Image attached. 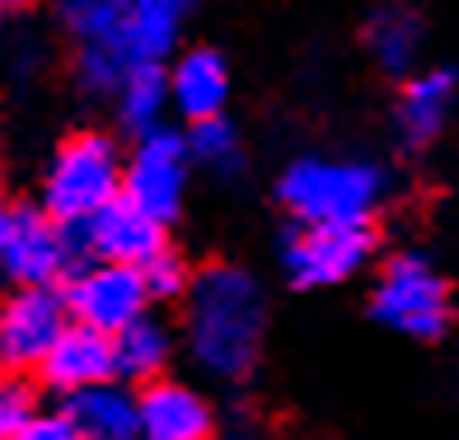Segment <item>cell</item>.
Masks as SVG:
<instances>
[{
	"label": "cell",
	"instance_id": "cell-13",
	"mask_svg": "<svg viewBox=\"0 0 459 440\" xmlns=\"http://www.w3.org/2000/svg\"><path fill=\"white\" fill-rule=\"evenodd\" d=\"M187 10H193V0H127L122 47H127L132 66H160L174 52L187 24Z\"/></svg>",
	"mask_w": 459,
	"mask_h": 440
},
{
	"label": "cell",
	"instance_id": "cell-25",
	"mask_svg": "<svg viewBox=\"0 0 459 440\" xmlns=\"http://www.w3.org/2000/svg\"><path fill=\"white\" fill-rule=\"evenodd\" d=\"M10 225H14V206L0 197V248H5V239H10Z\"/></svg>",
	"mask_w": 459,
	"mask_h": 440
},
{
	"label": "cell",
	"instance_id": "cell-15",
	"mask_svg": "<svg viewBox=\"0 0 459 440\" xmlns=\"http://www.w3.org/2000/svg\"><path fill=\"white\" fill-rule=\"evenodd\" d=\"M66 417H71V427H75L80 440H141L136 398L122 384H113V380L71 393Z\"/></svg>",
	"mask_w": 459,
	"mask_h": 440
},
{
	"label": "cell",
	"instance_id": "cell-27",
	"mask_svg": "<svg viewBox=\"0 0 459 440\" xmlns=\"http://www.w3.org/2000/svg\"><path fill=\"white\" fill-rule=\"evenodd\" d=\"M19 5H33V0H0V14H5V10H19Z\"/></svg>",
	"mask_w": 459,
	"mask_h": 440
},
{
	"label": "cell",
	"instance_id": "cell-22",
	"mask_svg": "<svg viewBox=\"0 0 459 440\" xmlns=\"http://www.w3.org/2000/svg\"><path fill=\"white\" fill-rule=\"evenodd\" d=\"M141 281H145V290H151V296L164 300V296H178L187 277H183V263L169 254V248H160V254L141 267Z\"/></svg>",
	"mask_w": 459,
	"mask_h": 440
},
{
	"label": "cell",
	"instance_id": "cell-16",
	"mask_svg": "<svg viewBox=\"0 0 459 440\" xmlns=\"http://www.w3.org/2000/svg\"><path fill=\"white\" fill-rule=\"evenodd\" d=\"M450 103H455V80L446 71H422L403 85L399 99V127L412 145H427L436 132L446 127L450 117Z\"/></svg>",
	"mask_w": 459,
	"mask_h": 440
},
{
	"label": "cell",
	"instance_id": "cell-5",
	"mask_svg": "<svg viewBox=\"0 0 459 440\" xmlns=\"http://www.w3.org/2000/svg\"><path fill=\"white\" fill-rule=\"evenodd\" d=\"M375 314L408 338H436L450 319L446 281L422 258H394L375 286Z\"/></svg>",
	"mask_w": 459,
	"mask_h": 440
},
{
	"label": "cell",
	"instance_id": "cell-23",
	"mask_svg": "<svg viewBox=\"0 0 459 440\" xmlns=\"http://www.w3.org/2000/svg\"><path fill=\"white\" fill-rule=\"evenodd\" d=\"M5 440H80L66 412H29Z\"/></svg>",
	"mask_w": 459,
	"mask_h": 440
},
{
	"label": "cell",
	"instance_id": "cell-4",
	"mask_svg": "<svg viewBox=\"0 0 459 440\" xmlns=\"http://www.w3.org/2000/svg\"><path fill=\"white\" fill-rule=\"evenodd\" d=\"M61 332H66V300L52 286H14L0 300V370H38Z\"/></svg>",
	"mask_w": 459,
	"mask_h": 440
},
{
	"label": "cell",
	"instance_id": "cell-26",
	"mask_svg": "<svg viewBox=\"0 0 459 440\" xmlns=\"http://www.w3.org/2000/svg\"><path fill=\"white\" fill-rule=\"evenodd\" d=\"M221 440H258V431H248V427H239V431H230V436H221Z\"/></svg>",
	"mask_w": 459,
	"mask_h": 440
},
{
	"label": "cell",
	"instance_id": "cell-1",
	"mask_svg": "<svg viewBox=\"0 0 459 440\" xmlns=\"http://www.w3.org/2000/svg\"><path fill=\"white\" fill-rule=\"evenodd\" d=\"M263 290L239 267H206L187 290V351L216 380H239L258 361Z\"/></svg>",
	"mask_w": 459,
	"mask_h": 440
},
{
	"label": "cell",
	"instance_id": "cell-6",
	"mask_svg": "<svg viewBox=\"0 0 459 440\" xmlns=\"http://www.w3.org/2000/svg\"><path fill=\"white\" fill-rule=\"evenodd\" d=\"M66 314L75 324H85L103 338H113L127 324L141 319L151 290L141 281V267H122V263H94L85 272H75L71 286H66Z\"/></svg>",
	"mask_w": 459,
	"mask_h": 440
},
{
	"label": "cell",
	"instance_id": "cell-14",
	"mask_svg": "<svg viewBox=\"0 0 459 440\" xmlns=\"http://www.w3.org/2000/svg\"><path fill=\"white\" fill-rule=\"evenodd\" d=\"M230 99V71L216 52H183L178 66L169 71V103L187 117V122H206V117H221Z\"/></svg>",
	"mask_w": 459,
	"mask_h": 440
},
{
	"label": "cell",
	"instance_id": "cell-21",
	"mask_svg": "<svg viewBox=\"0 0 459 440\" xmlns=\"http://www.w3.org/2000/svg\"><path fill=\"white\" fill-rule=\"evenodd\" d=\"M187 145V160L206 164L216 174H230L239 164V136L225 117H206V122H193V136L183 141Z\"/></svg>",
	"mask_w": 459,
	"mask_h": 440
},
{
	"label": "cell",
	"instance_id": "cell-12",
	"mask_svg": "<svg viewBox=\"0 0 459 440\" xmlns=\"http://www.w3.org/2000/svg\"><path fill=\"white\" fill-rule=\"evenodd\" d=\"M145 440H212V408L187 384H151L136 398Z\"/></svg>",
	"mask_w": 459,
	"mask_h": 440
},
{
	"label": "cell",
	"instance_id": "cell-20",
	"mask_svg": "<svg viewBox=\"0 0 459 440\" xmlns=\"http://www.w3.org/2000/svg\"><path fill=\"white\" fill-rule=\"evenodd\" d=\"M164 103H169V75L160 66H132L117 85V113L132 132H155Z\"/></svg>",
	"mask_w": 459,
	"mask_h": 440
},
{
	"label": "cell",
	"instance_id": "cell-3",
	"mask_svg": "<svg viewBox=\"0 0 459 440\" xmlns=\"http://www.w3.org/2000/svg\"><path fill=\"white\" fill-rule=\"evenodd\" d=\"M113 197H122V155L108 136L80 132L48 164L43 206L56 225H85Z\"/></svg>",
	"mask_w": 459,
	"mask_h": 440
},
{
	"label": "cell",
	"instance_id": "cell-10",
	"mask_svg": "<svg viewBox=\"0 0 459 440\" xmlns=\"http://www.w3.org/2000/svg\"><path fill=\"white\" fill-rule=\"evenodd\" d=\"M85 248L99 263H122V267H145L164 248V225L151 220L132 206L127 197H113L103 211H94L85 225Z\"/></svg>",
	"mask_w": 459,
	"mask_h": 440
},
{
	"label": "cell",
	"instance_id": "cell-24",
	"mask_svg": "<svg viewBox=\"0 0 459 440\" xmlns=\"http://www.w3.org/2000/svg\"><path fill=\"white\" fill-rule=\"evenodd\" d=\"M29 412H33V403H29L24 389H19V384H0V440L24 422Z\"/></svg>",
	"mask_w": 459,
	"mask_h": 440
},
{
	"label": "cell",
	"instance_id": "cell-9",
	"mask_svg": "<svg viewBox=\"0 0 459 440\" xmlns=\"http://www.w3.org/2000/svg\"><path fill=\"white\" fill-rule=\"evenodd\" d=\"M71 267V235L48 211H14L10 239L0 248V272L14 286H52Z\"/></svg>",
	"mask_w": 459,
	"mask_h": 440
},
{
	"label": "cell",
	"instance_id": "cell-19",
	"mask_svg": "<svg viewBox=\"0 0 459 440\" xmlns=\"http://www.w3.org/2000/svg\"><path fill=\"white\" fill-rule=\"evenodd\" d=\"M61 24L71 29L80 47H122L127 0H61Z\"/></svg>",
	"mask_w": 459,
	"mask_h": 440
},
{
	"label": "cell",
	"instance_id": "cell-17",
	"mask_svg": "<svg viewBox=\"0 0 459 440\" xmlns=\"http://www.w3.org/2000/svg\"><path fill=\"white\" fill-rule=\"evenodd\" d=\"M169 361V332L151 319H136L113 332V375L122 380H155Z\"/></svg>",
	"mask_w": 459,
	"mask_h": 440
},
{
	"label": "cell",
	"instance_id": "cell-2",
	"mask_svg": "<svg viewBox=\"0 0 459 440\" xmlns=\"http://www.w3.org/2000/svg\"><path fill=\"white\" fill-rule=\"evenodd\" d=\"M385 178L366 160H296L281 174V202L300 225H366Z\"/></svg>",
	"mask_w": 459,
	"mask_h": 440
},
{
	"label": "cell",
	"instance_id": "cell-11",
	"mask_svg": "<svg viewBox=\"0 0 459 440\" xmlns=\"http://www.w3.org/2000/svg\"><path fill=\"white\" fill-rule=\"evenodd\" d=\"M43 380L56 393H80L94 384L113 380V338L85 328V324H66V332L56 338V347L48 351V361L38 366Z\"/></svg>",
	"mask_w": 459,
	"mask_h": 440
},
{
	"label": "cell",
	"instance_id": "cell-8",
	"mask_svg": "<svg viewBox=\"0 0 459 440\" xmlns=\"http://www.w3.org/2000/svg\"><path fill=\"white\" fill-rule=\"evenodd\" d=\"M281 258L296 286H338L366 267L370 229L366 225H300L286 239Z\"/></svg>",
	"mask_w": 459,
	"mask_h": 440
},
{
	"label": "cell",
	"instance_id": "cell-18",
	"mask_svg": "<svg viewBox=\"0 0 459 440\" xmlns=\"http://www.w3.org/2000/svg\"><path fill=\"white\" fill-rule=\"evenodd\" d=\"M417 43H422V24H417V14L399 0H385V5H375L370 14V47L380 56L385 71H408L417 61Z\"/></svg>",
	"mask_w": 459,
	"mask_h": 440
},
{
	"label": "cell",
	"instance_id": "cell-7",
	"mask_svg": "<svg viewBox=\"0 0 459 440\" xmlns=\"http://www.w3.org/2000/svg\"><path fill=\"white\" fill-rule=\"evenodd\" d=\"M183 193H187V145L174 132H160V127L145 132V141L122 169V197L164 225L169 216H178Z\"/></svg>",
	"mask_w": 459,
	"mask_h": 440
}]
</instances>
